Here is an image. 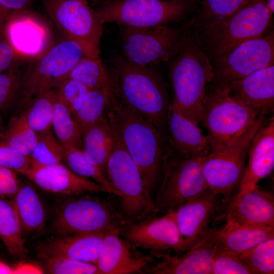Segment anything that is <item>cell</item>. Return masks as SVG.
Returning <instances> with one entry per match:
<instances>
[{
	"label": "cell",
	"mask_w": 274,
	"mask_h": 274,
	"mask_svg": "<svg viewBox=\"0 0 274 274\" xmlns=\"http://www.w3.org/2000/svg\"><path fill=\"white\" fill-rule=\"evenodd\" d=\"M219 230L210 228L181 256L154 252L161 259L148 267L144 273L152 274H211L214 255L218 250Z\"/></svg>",
	"instance_id": "2e32d148"
},
{
	"label": "cell",
	"mask_w": 274,
	"mask_h": 274,
	"mask_svg": "<svg viewBox=\"0 0 274 274\" xmlns=\"http://www.w3.org/2000/svg\"><path fill=\"white\" fill-rule=\"evenodd\" d=\"M2 31L23 58H36L47 48L49 33L47 26L24 11L13 14Z\"/></svg>",
	"instance_id": "44dd1931"
},
{
	"label": "cell",
	"mask_w": 274,
	"mask_h": 274,
	"mask_svg": "<svg viewBox=\"0 0 274 274\" xmlns=\"http://www.w3.org/2000/svg\"><path fill=\"white\" fill-rule=\"evenodd\" d=\"M15 171L9 168L0 165V181L16 176Z\"/></svg>",
	"instance_id": "7dc6e473"
},
{
	"label": "cell",
	"mask_w": 274,
	"mask_h": 274,
	"mask_svg": "<svg viewBox=\"0 0 274 274\" xmlns=\"http://www.w3.org/2000/svg\"><path fill=\"white\" fill-rule=\"evenodd\" d=\"M107 111L152 194L160 180L167 152L164 135L151 123L122 104L115 95L110 98Z\"/></svg>",
	"instance_id": "3957f363"
},
{
	"label": "cell",
	"mask_w": 274,
	"mask_h": 274,
	"mask_svg": "<svg viewBox=\"0 0 274 274\" xmlns=\"http://www.w3.org/2000/svg\"><path fill=\"white\" fill-rule=\"evenodd\" d=\"M106 232L58 235L39 243L36 249L38 255L45 259L64 257L97 265Z\"/></svg>",
	"instance_id": "603a6c76"
},
{
	"label": "cell",
	"mask_w": 274,
	"mask_h": 274,
	"mask_svg": "<svg viewBox=\"0 0 274 274\" xmlns=\"http://www.w3.org/2000/svg\"><path fill=\"white\" fill-rule=\"evenodd\" d=\"M84 194L74 195L57 208L52 222L55 233L108 232L126 225L119 207L111 201Z\"/></svg>",
	"instance_id": "52a82bcc"
},
{
	"label": "cell",
	"mask_w": 274,
	"mask_h": 274,
	"mask_svg": "<svg viewBox=\"0 0 274 274\" xmlns=\"http://www.w3.org/2000/svg\"><path fill=\"white\" fill-rule=\"evenodd\" d=\"M31 0H0V7L7 11L16 13L24 11Z\"/></svg>",
	"instance_id": "f6af8a7d"
},
{
	"label": "cell",
	"mask_w": 274,
	"mask_h": 274,
	"mask_svg": "<svg viewBox=\"0 0 274 274\" xmlns=\"http://www.w3.org/2000/svg\"><path fill=\"white\" fill-rule=\"evenodd\" d=\"M56 89L43 93L30 100L24 111L29 126L37 133L51 129Z\"/></svg>",
	"instance_id": "d6a6232c"
},
{
	"label": "cell",
	"mask_w": 274,
	"mask_h": 274,
	"mask_svg": "<svg viewBox=\"0 0 274 274\" xmlns=\"http://www.w3.org/2000/svg\"><path fill=\"white\" fill-rule=\"evenodd\" d=\"M30 165V157L23 155L3 141H0V165L21 174Z\"/></svg>",
	"instance_id": "7bdbcfd3"
},
{
	"label": "cell",
	"mask_w": 274,
	"mask_h": 274,
	"mask_svg": "<svg viewBox=\"0 0 274 274\" xmlns=\"http://www.w3.org/2000/svg\"><path fill=\"white\" fill-rule=\"evenodd\" d=\"M48 15L65 38L85 56L99 58L103 24L87 0H43Z\"/></svg>",
	"instance_id": "8fae6325"
},
{
	"label": "cell",
	"mask_w": 274,
	"mask_h": 274,
	"mask_svg": "<svg viewBox=\"0 0 274 274\" xmlns=\"http://www.w3.org/2000/svg\"><path fill=\"white\" fill-rule=\"evenodd\" d=\"M167 129L178 155L184 157H200L210 151L209 139L198 124L183 116L172 104L167 118Z\"/></svg>",
	"instance_id": "d4e9b609"
},
{
	"label": "cell",
	"mask_w": 274,
	"mask_h": 274,
	"mask_svg": "<svg viewBox=\"0 0 274 274\" xmlns=\"http://www.w3.org/2000/svg\"><path fill=\"white\" fill-rule=\"evenodd\" d=\"M1 32H2V30H0V34H1Z\"/></svg>",
	"instance_id": "11a10c76"
},
{
	"label": "cell",
	"mask_w": 274,
	"mask_h": 274,
	"mask_svg": "<svg viewBox=\"0 0 274 274\" xmlns=\"http://www.w3.org/2000/svg\"><path fill=\"white\" fill-rule=\"evenodd\" d=\"M1 130V119H0V137L2 136Z\"/></svg>",
	"instance_id": "db71d44e"
},
{
	"label": "cell",
	"mask_w": 274,
	"mask_h": 274,
	"mask_svg": "<svg viewBox=\"0 0 274 274\" xmlns=\"http://www.w3.org/2000/svg\"><path fill=\"white\" fill-rule=\"evenodd\" d=\"M121 229L105 234L96 265L100 273H144L152 257L133 253V247L120 235Z\"/></svg>",
	"instance_id": "ffe728a7"
},
{
	"label": "cell",
	"mask_w": 274,
	"mask_h": 274,
	"mask_svg": "<svg viewBox=\"0 0 274 274\" xmlns=\"http://www.w3.org/2000/svg\"><path fill=\"white\" fill-rule=\"evenodd\" d=\"M219 196L208 189L175 211L176 222L183 241V252L209 229L210 221L221 207Z\"/></svg>",
	"instance_id": "ac0fdd59"
},
{
	"label": "cell",
	"mask_w": 274,
	"mask_h": 274,
	"mask_svg": "<svg viewBox=\"0 0 274 274\" xmlns=\"http://www.w3.org/2000/svg\"><path fill=\"white\" fill-rule=\"evenodd\" d=\"M112 91L90 89L73 117L81 135L90 127L98 122L106 114Z\"/></svg>",
	"instance_id": "4dcf8cb0"
},
{
	"label": "cell",
	"mask_w": 274,
	"mask_h": 274,
	"mask_svg": "<svg viewBox=\"0 0 274 274\" xmlns=\"http://www.w3.org/2000/svg\"><path fill=\"white\" fill-rule=\"evenodd\" d=\"M12 202L22 232H33L43 227L46 220L45 208L32 186L20 185Z\"/></svg>",
	"instance_id": "83f0119b"
},
{
	"label": "cell",
	"mask_w": 274,
	"mask_h": 274,
	"mask_svg": "<svg viewBox=\"0 0 274 274\" xmlns=\"http://www.w3.org/2000/svg\"><path fill=\"white\" fill-rule=\"evenodd\" d=\"M251 0H201L197 18L191 20L197 29L225 18L238 11Z\"/></svg>",
	"instance_id": "d590c367"
},
{
	"label": "cell",
	"mask_w": 274,
	"mask_h": 274,
	"mask_svg": "<svg viewBox=\"0 0 274 274\" xmlns=\"http://www.w3.org/2000/svg\"><path fill=\"white\" fill-rule=\"evenodd\" d=\"M191 28L190 21L179 26H123L121 35L123 56L141 66H153L167 61L180 51Z\"/></svg>",
	"instance_id": "ba28073f"
},
{
	"label": "cell",
	"mask_w": 274,
	"mask_h": 274,
	"mask_svg": "<svg viewBox=\"0 0 274 274\" xmlns=\"http://www.w3.org/2000/svg\"><path fill=\"white\" fill-rule=\"evenodd\" d=\"M219 230L218 250L237 254L252 248L260 243L274 237V227L241 224L226 220Z\"/></svg>",
	"instance_id": "484cf974"
},
{
	"label": "cell",
	"mask_w": 274,
	"mask_h": 274,
	"mask_svg": "<svg viewBox=\"0 0 274 274\" xmlns=\"http://www.w3.org/2000/svg\"><path fill=\"white\" fill-rule=\"evenodd\" d=\"M21 174L42 189L50 192L69 196L100 192L111 194L105 187L77 175L62 163L30 165Z\"/></svg>",
	"instance_id": "e0dca14e"
},
{
	"label": "cell",
	"mask_w": 274,
	"mask_h": 274,
	"mask_svg": "<svg viewBox=\"0 0 274 274\" xmlns=\"http://www.w3.org/2000/svg\"><path fill=\"white\" fill-rule=\"evenodd\" d=\"M272 14L265 0H251L232 15L195 32L210 60L215 63L241 44L265 34Z\"/></svg>",
	"instance_id": "5b68a950"
},
{
	"label": "cell",
	"mask_w": 274,
	"mask_h": 274,
	"mask_svg": "<svg viewBox=\"0 0 274 274\" xmlns=\"http://www.w3.org/2000/svg\"><path fill=\"white\" fill-rule=\"evenodd\" d=\"M212 87L207 91L200 119L208 131L211 150L225 144L262 118L231 97L227 88Z\"/></svg>",
	"instance_id": "30bf717a"
},
{
	"label": "cell",
	"mask_w": 274,
	"mask_h": 274,
	"mask_svg": "<svg viewBox=\"0 0 274 274\" xmlns=\"http://www.w3.org/2000/svg\"><path fill=\"white\" fill-rule=\"evenodd\" d=\"M58 95L73 115L80 108L89 90L84 84L76 80L66 78L56 89Z\"/></svg>",
	"instance_id": "60d3db41"
},
{
	"label": "cell",
	"mask_w": 274,
	"mask_h": 274,
	"mask_svg": "<svg viewBox=\"0 0 274 274\" xmlns=\"http://www.w3.org/2000/svg\"><path fill=\"white\" fill-rule=\"evenodd\" d=\"M48 271L54 274H98L96 265L64 257H51L46 259Z\"/></svg>",
	"instance_id": "ab89813d"
},
{
	"label": "cell",
	"mask_w": 274,
	"mask_h": 274,
	"mask_svg": "<svg viewBox=\"0 0 274 274\" xmlns=\"http://www.w3.org/2000/svg\"><path fill=\"white\" fill-rule=\"evenodd\" d=\"M225 88L231 97L264 119L273 110L274 65L234 81Z\"/></svg>",
	"instance_id": "7402d4cb"
},
{
	"label": "cell",
	"mask_w": 274,
	"mask_h": 274,
	"mask_svg": "<svg viewBox=\"0 0 274 274\" xmlns=\"http://www.w3.org/2000/svg\"><path fill=\"white\" fill-rule=\"evenodd\" d=\"M190 6L166 0H106L95 10L103 24L114 22L125 27H148L182 20Z\"/></svg>",
	"instance_id": "7c38bea8"
},
{
	"label": "cell",
	"mask_w": 274,
	"mask_h": 274,
	"mask_svg": "<svg viewBox=\"0 0 274 274\" xmlns=\"http://www.w3.org/2000/svg\"><path fill=\"white\" fill-rule=\"evenodd\" d=\"M0 34V73L16 65L19 59L23 58L16 52L2 33Z\"/></svg>",
	"instance_id": "ee69618b"
},
{
	"label": "cell",
	"mask_w": 274,
	"mask_h": 274,
	"mask_svg": "<svg viewBox=\"0 0 274 274\" xmlns=\"http://www.w3.org/2000/svg\"><path fill=\"white\" fill-rule=\"evenodd\" d=\"M112 144L111 128L106 114L82 135L81 149L85 157L105 174Z\"/></svg>",
	"instance_id": "4316f807"
},
{
	"label": "cell",
	"mask_w": 274,
	"mask_h": 274,
	"mask_svg": "<svg viewBox=\"0 0 274 274\" xmlns=\"http://www.w3.org/2000/svg\"><path fill=\"white\" fill-rule=\"evenodd\" d=\"M120 234L133 248L150 249L153 252L173 250L178 254L183 252L175 211L126 225L120 229Z\"/></svg>",
	"instance_id": "9a60e30c"
},
{
	"label": "cell",
	"mask_w": 274,
	"mask_h": 274,
	"mask_svg": "<svg viewBox=\"0 0 274 274\" xmlns=\"http://www.w3.org/2000/svg\"><path fill=\"white\" fill-rule=\"evenodd\" d=\"M248 160L238 191L257 185L274 167V120L262 125L251 140L247 153Z\"/></svg>",
	"instance_id": "cb8c5ba5"
},
{
	"label": "cell",
	"mask_w": 274,
	"mask_h": 274,
	"mask_svg": "<svg viewBox=\"0 0 274 274\" xmlns=\"http://www.w3.org/2000/svg\"><path fill=\"white\" fill-rule=\"evenodd\" d=\"M37 138V133L27 123L23 111L11 120L2 141L23 155L30 157Z\"/></svg>",
	"instance_id": "836d02e7"
},
{
	"label": "cell",
	"mask_w": 274,
	"mask_h": 274,
	"mask_svg": "<svg viewBox=\"0 0 274 274\" xmlns=\"http://www.w3.org/2000/svg\"><path fill=\"white\" fill-rule=\"evenodd\" d=\"M52 126L55 136L65 150L82 148V135L70 111L59 97L56 90Z\"/></svg>",
	"instance_id": "1f68e13d"
},
{
	"label": "cell",
	"mask_w": 274,
	"mask_h": 274,
	"mask_svg": "<svg viewBox=\"0 0 274 274\" xmlns=\"http://www.w3.org/2000/svg\"><path fill=\"white\" fill-rule=\"evenodd\" d=\"M111 59L117 98L165 135L170 104L161 76L153 66L134 64L122 55Z\"/></svg>",
	"instance_id": "6da1fadb"
},
{
	"label": "cell",
	"mask_w": 274,
	"mask_h": 274,
	"mask_svg": "<svg viewBox=\"0 0 274 274\" xmlns=\"http://www.w3.org/2000/svg\"><path fill=\"white\" fill-rule=\"evenodd\" d=\"M254 274L274 273V237L239 255Z\"/></svg>",
	"instance_id": "74e56055"
},
{
	"label": "cell",
	"mask_w": 274,
	"mask_h": 274,
	"mask_svg": "<svg viewBox=\"0 0 274 274\" xmlns=\"http://www.w3.org/2000/svg\"><path fill=\"white\" fill-rule=\"evenodd\" d=\"M12 14L0 7V30H2L5 23Z\"/></svg>",
	"instance_id": "c3c4849f"
},
{
	"label": "cell",
	"mask_w": 274,
	"mask_h": 274,
	"mask_svg": "<svg viewBox=\"0 0 274 274\" xmlns=\"http://www.w3.org/2000/svg\"><path fill=\"white\" fill-rule=\"evenodd\" d=\"M202 157H184L167 151L162 179L153 199L157 214L176 211L208 189L202 171Z\"/></svg>",
	"instance_id": "9c48e42d"
},
{
	"label": "cell",
	"mask_w": 274,
	"mask_h": 274,
	"mask_svg": "<svg viewBox=\"0 0 274 274\" xmlns=\"http://www.w3.org/2000/svg\"><path fill=\"white\" fill-rule=\"evenodd\" d=\"M112 136L105 174L120 197L119 209L126 225L157 214L152 194L140 169L128 153L113 120H109Z\"/></svg>",
	"instance_id": "277c9868"
},
{
	"label": "cell",
	"mask_w": 274,
	"mask_h": 274,
	"mask_svg": "<svg viewBox=\"0 0 274 274\" xmlns=\"http://www.w3.org/2000/svg\"><path fill=\"white\" fill-rule=\"evenodd\" d=\"M211 274H254L239 255L219 250L214 256Z\"/></svg>",
	"instance_id": "f35d334b"
},
{
	"label": "cell",
	"mask_w": 274,
	"mask_h": 274,
	"mask_svg": "<svg viewBox=\"0 0 274 274\" xmlns=\"http://www.w3.org/2000/svg\"><path fill=\"white\" fill-rule=\"evenodd\" d=\"M67 78L80 82L89 90L112 91L115 93L114 78L106 70L99 58L84 56L73 67Z\"/></svg>",
	"instance_id": "f1b7e54d"
},
{
	"label": "cell",
	"mask_w": 274,
	"mask_h": 274,
	"mask_svg": "<svg viewBox=\"0 0 274 274\" xmlns=\"http://www.w3.org/2000/svg\"><path fill=\"white\" fill-rule=\"evenodd\" d=\"M21 81L17 65L0 73V110L8 107L14 99Z\"/></svg>",
	"instance_id": "b9f144b4"
},
{
	"label": "cell",
	"mask_w": 274,
	"mask_h": 274,
	"mask_svg": "<svg viewBox=\"0 0 274 274\" xmlns=\"http://www.w3.org/2000/svg\"><path fill=\"white\" fill-rule=\"evenodd\" d=\"M170 1H176V2H186L188 3H191L193 2L194 0H166Z\"/></svg>",
	"instance_id": "816d5d0a"
},
{
	"label": "cell",
	"mask_w": 274,
	"mask_h": 274,
	"mask_svg": "<svg viewBox=\"0 0 274 274\" xmlns=\"http://www.w3.org/2000/svg\"><path fill=\"white\" fill-rule=\"evenodd\" d=\"M265 1L267 7L273 14L274 11V0H265Z\"/></svg>",
	"instance_id": "f907efd6"
},
{
	"label": "cell",
	"mask_w": 274,
	"mask_h": 274,
	"mask_svg": "<svg viewBox=\"0 0 274 274\" xmlns=\"http://www.w3.org/2000/svg\"><path fill=\"white\" fill-rule=\"evenodd\" d=\"M0 238L12 256L19 258L26 256L27 251L13 203L2 197H0Z\"/></svg>",
	"instance_id": "f546056e"
},
{
	"label": "cell",
	"mask_w": 274,
	"mask_h": 274,
	"mask_svg": "<svg viewBox=\"0 0 274 274\" xmlns=\"http://www.w3.org/2000/svg\"><path fill=\"white\" fill-rule=\"evenodd\" d=\"M63 161L77 175L87 179H92L95 182L108 189L111 194L119 196L105 173L86 158L82 149L72 148L65 150Z\"/></svg>",
	"instance_id": "e575fe53"
},
{
	"label": "cell",
	"mask_w": 274,
	"mask_h": 274,
	"mask_svg": "<svg viewBox=\"0 0 274 274\" xmlns=\"http://www.w3.org/2000/svg\"><path fill=\"white\" fill-rule=\"evenodd\" d=\"M0 273H13V268L7 264L0 261Z\"/></svg>",
	"instance_id": "681fc988"
},
{
	"label": "cell",
	"mask_w": 274,
	"mask_h": 274,
	"mask_svg": "<svg viewBox=\"0 0 274 274\" xmlns=\"http://www.w3.org/2000/svg\"><path fill=\"white\" fill-rule=\"evenodd\" d=\"M84 56L79 45L66 38L47 48L29 68L24 82L22 105L56 89Z\"/></svg>",
	"instance_id": "4fadbf2b"
},
{
	"label": "cell",
	"mask_w": 274,
	"mask_h": 274,
	"mask_svg": "<svg viewBox=\"0 0 274 274\" xmlns=\"http://www.w3.org/2000/svg\"><path fill=\"white\" fill-rule=\"evenodd\" d=\"M226 220L274 227V198L257 185L238 191L226 202Z\"/></svg>",
	"instance_id": "d6986e66"
},
{
	"label": "cell",
	"mask_w": 274,
	"mask_h": 274,
	"mask_svg": "<svg viewBox=\"0 0 274 274\" xmlns=\"http://www.w3.org/2000/svg\"><path fill=\"white\" fill-rule=\"evenodd\" d=\"M168 75L172 105L183 116L199 124L207 87L213 78L211 60L192 28L173 58Z\"/></svg>",
	"instance_id": "7a4b0ae2"
},
{
	"label": "cell",
	"mask_w": 274,
	"mask_h": 274,
	"mask_svg": "<svg viewBox=\"0 0 274 274\" xmlns=\"http://www.w3.org/2000/svg\"><path fill=\"white\" fill-rule=\"evenodd\" d=\"M13 268V273H43L42 268L39 266L28 262H20L14 266Z\"/></svg>",
	"instance_id": "bcb514c9"
},
{
	"label": "cell",
	"mask_w": 274,
	"mask_h": 274,
	"mask_svg": "<svg viewBox=\"0 0 274 274\" xmlns=\"http://www.w3.org/2000/svg\"><path fill=\"white\" fill-rule=\"evenodd\" d=\"M37 141L30 155L31 165L44 166L61 163L65 149L51 129L37 133Z\"/></svg>",
	"instance_id": "8d00e7d4"
},
{
	"label": "cell",
	"mask_w": 274,
	"mask_h": 274,
	"mask_svg": "<svg viewBox=\"0 0 274 274\" xmlns=\"http://www.w3.org/2000/svg\"><path fill=\"white\" fill-rule=\"evenodd\" d=\"M263 121L259 118L244 132L202 157V171L208 189L222 196L225 202L238 191L250 142Z\"/></svg>",
	"instance_id": "8992f818"
},
{
	"label": "cell",
	"mask_w": 274,
	"mask_h": 274,
	"mask_svg": "<svg viewBox=\"0 0 274 274\" xmlns=\"http://www.w3.org/2000/svg\"><path fill=\"white\" fill-rule=\"evenodd\" d=\"M274 65V32L245 42L215 63L213 87L227 88L261 69Z\"/></svg>",
	"instance_id": "5bb4252c"
},
{
	"label": "cell",
	"mask_w": 274,
	"mask_h": 274,
	"mask_svg": "<svg viewBox=\"0 0 274 274\" xmlns=\"http://www.w3.org/2000/svg\"><path fill=\"white\" fill-rule=\"evenodd\" d=\"M92 1L93 2H99L100 3H101L102 2H103L104 1H106V0H92Z\"/></svg>",
	"instance_id": "f5cc1de1"
}]
</instances>
